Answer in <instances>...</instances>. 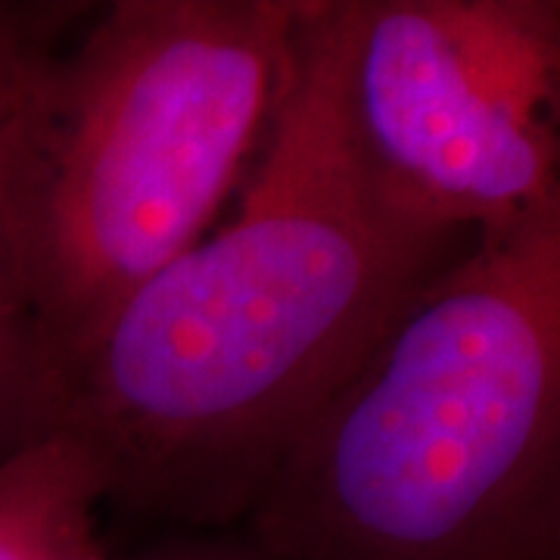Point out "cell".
Returning <instances> with one entry per match:
<instances>
[{"mask_svg": "<svg viewBox=\"0 0 560 560\" xmlns=\"http://www.w3.org/2000/svg\"><path fill=\"white\" fill-rule=\"evenodd\" d=\"M243 521L268 560H560V202L420 283Z\"/></svg>", "mask_w": 560, "mask_h": 560, "instance_id": "7a4b0ae2", "label": "cell"}, {"mask_svg": "<svg viewBox=\"0 0 560 560\" xmlns=\"http://www.w3.org/2000/svg\"><path fill=\"white\" fill-rule=\"evenodd\" d=\"M555 0H346L340 106L399 219L480 237L560 202Z\"/></svg>", "mask_w": 560, "mask_h": 560, "instance_id": "277c9868", "label": "cell"}, {"mask_svg": "<svg viewBox=\"0 0 560 560\" xmlns=\"http://www.w3.org/2000/svg\"><path fill=\"white\" fill-rule=\"evenodd\" d=\"M62 436V371L0 224V464Z\"/></svg>", "mask_w": 560, "mask_h": 560, "instance_id": "8992f818", "label": "cell"}, {"mask_svg": "<svg viewBox=\"0 0 560 560\" xmlns=\"http://www.w3.org/2000/svg\"><path fill=\"white\" fill-rule=\"evenodd\" d=\"M346 0H305L287 88L241 206L121 302L62 381V436L106 501L243 521L280 455L464 237L399 219L340 106Z\"/></svg>", "mask_w": 560, "mask_h": 560, "instance_id": "6da1fadb", "label": "cell"}, {"mask_svg": "<svg viewBox=\"0 0 560 560\" xmlns=\"http://www.w3.org/2000/svg\"><path fill=\"white\" fill-rule=\"evenodd\" d=\"M305 0H116L69 47L0 13V224L60 364L209 234Z\"/></svg>", "mask_w": 560, "mask_h": 560, "instance_id": "3957f363", "label": "cell"}, {"mask_svg": "<svg viewBox=\"0 0 560 560\" xmlns=\"http://www.w3.org/2000/svg\"><path fill=\"white\" fill-rule=\"evenodd\" d=\"M103 474L69 436L0 464V560H103Z\"/></svg>", "mask_w": 560, "mask_h": 560, "instance_id": "5b68a950", "label": "cell"}, {"mask_svg": "<svg viewBox=\"0 0 560 560\" xmlns=\"http://www.w3.org/2000/svg\"><path fill=\"white\" fill-rule=\"evenodd\" d=\"M150 560H268L256 548L249 551H221V548H194V551H175V555H162Z\"/></svg>", "mask_w": 560, "mask_h": 560, "instance_id": "52a82bcc", "label": "cell"}]
</instances>
